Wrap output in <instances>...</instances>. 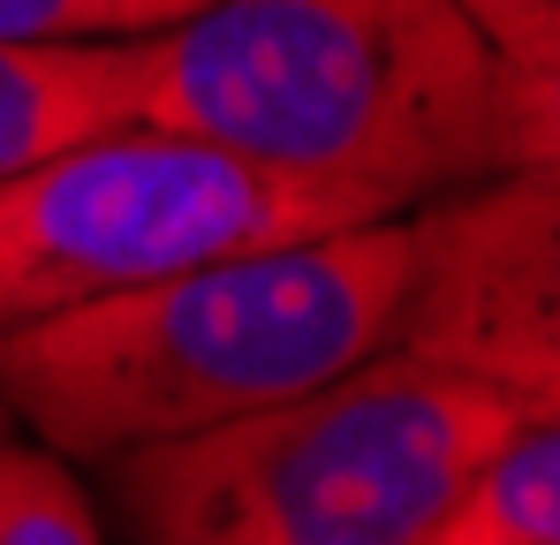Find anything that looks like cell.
<instances>
[{
    "label": "cell",
    "mask_w": 560,
    "mask_h": 545,
    "mask_svg": "<svg viewBox=\"0 0 560 545\" xmlns=\"http://www.w3.org/2000/svg\"><path fill=\"white\" fill-rule=\"evenodd\" d=\"M137 121L378 212L560 167V84L500 61L455 0H212L137 38Z\"/></svg>",
    "instance_id": "cell-1"
},
{
    "label": "cell",
    "mask_w": 560,
    "mask_h": 545,
    "mask_svg": "<svg viewBox=\"0 0 560 545\" xmlns=\"http://www.w3.org/2000/svg\"><path fill=\"white\" fill-rule=\"evenodd\" d=\"M409 220L205 258L0 334V402L54 454L114 462L311 394L394 341Z\"/></svg>",
    "instance_id": "cell-2"
},
{
    "label": "cell",
    "mask_w": 560,
    "mask_h": 545,
    "mask_svg": "<svg viewBox=\"0 0 560 545\" xmlns=\"http://www.w3.org/2000/svg\"><path fill=\"white\" fill-rule=\"evenodd\" d=\"M515 425L492 386L378 349L258 417L114 454V500L137 545H424Z\"/></svg>",
    "instance_id": "cell-3"
},
{
    "label": "cell",
    "mask_w": 560,
    "mask_h": 545,
    "mask_svg": "<svg viewBox=\"0 0 560 545\" xmlns=\"http://www.w3.org/2000/svg\"><path fill=\"white\" fill-rule=\"evenodd\" d=\"M386 220L372 197L288 182L205 137L114 121L0 175V334L160 272Z\"/></svg>",
    "instance_id": "cell-4"
},
{
    "label": "cell",
    "mask_w": 560,
    "mask_h": 545,
    "mask_svg": "<svg viewBox=\"0 0 560 545\" xmlns=\"http://www.w3.org/2000/svg\"><path fill=\"white\" fill-rule=\"evenodd\" d=\"M409 220L401 357L463 371L523 417H560V167L424 197Z\"/></svg>",
    "instance_id": "cell-5"
},
{
    "label": "cell",
    "mask_w": 560,
    "mask_h": 545,
    "mask_svg": "<svg viewBox=\"0 0 560 545\" xmlns=\"http://www.w3.org/2000/svg\"><path fill=\"white\" fill-rule=\"evenodd\" d=\"M137 121V38L114 46H8L0 38V175L77 137Z\"/></svg>",
    "instance_id": "cell-6"
},
{
    "label": "cell",
    "mask_w": 560,
    "mask_h": 545,
    "mask_svg": "<svg viewBox=\"0 0 560 545\" xmlns=\"http://www.w3.org/2000/svg\"><path fill=\"white\" fill-rule=\"evenodd\" d=\"M424 545H560V417H523L463 477Z\"/></svg>",
    "instance_id": "cell-7"
},
{
    "label": "cell",
    "mask_w": 560,
    "mask_h": 545,
    "mask_svg": "<svg viewBox=\"0 0 560 545\" xmlns=\"http://www.w3.org/2000/svg\"><path fill=\"white\" fill-rule=\"evenodd\" d=\"M0 545H106L92 492L46 440L23 448L0 432Z\"/></svg>",
    "instance_id": "cell-8"
},
{
    "label": "cell",
    "mask_w": 560,
    "mask_h": 545,
    "mask_svg": "<svg viewBox=\"0 0 560 545\" xmlns=\"http://www.w3.org/2000/svg\"><path fill=\"white\" fill-rule=\"evenodd\" d=\"M212 0H0V38L8 46H114V38H152Z\"/></svg>",
    "instance_id": "cell-9"
},
{
    "label": "cell",
    "mask_w": 560,
    "mask_h": 545,
    "mask_svg": "<svg viewBox=\"0 0 560 545\" xmlns=\"http://www.w3.org/2000/svg\"><path fill=\"white\" fill-rule=\"evenodd\" d=\"M455 8L477 23V38L500 61L560 84V0H455Z\"/></svg>",
    "instance_id": "cell-10"
},
{
    "label": "cell",
    "mask_w": 560,
    "mask_h": 545,
    "mask_svg": "<svg viewBox=\"0 0 560 545\" xmlns=\"http://www.w3.org/2000/svg\"><path fill=\"white\" fill-rule=\"evenodd\" d=\"M0 432H8V402H0Z\"/></svg>",
    "instance_id": "cell-11"
}]
</instances>
